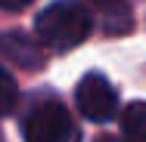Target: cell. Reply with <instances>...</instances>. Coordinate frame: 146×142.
Here are the masks:
<instances>
[{
  "label": "cell",
  "mask_w": 146,
  "mask_h": 142,
  "mask_svg": "<svg viewBox=\"0 0 146 142\" xmlns=\"http://www.w3.org/2000/svg\"><path fill=\"white\" fill-rule=\"evenodd\" d=\"M75 102H78V111L84 114L87 120H96V124L115 117V111H118L115 86L109 84L100 71H90V74H84L78 80V86H75Z\"/></svg>",
  "instance_id": "3957f363"
},
{
  "label": "cell",
  "mask_w": 146,
  "mask_h": 142,
  "mask_svg": "<svg viewBox=\"0 0 146 142\" xmlns=\"http://www.w3.org/2000/svg\"><path fill=\"white\" fill-rule=\"evenodd\" d=\"M16 102H19V84H16V77L0 65V114H9L16 108Z\"/></svg>",
  "instance_id": "8992f818"
},
{
  "label": "cell",
  "mask_w": 146,
  "mask_h": 142,
  "mask_svg": "<svg viewBox=\"0 0 146 142\" xmlns=\"http://www.w3.org/2000/svg\"><path fill=\"white\" fill-rule=\"evenodd\" d=\"M34 0H0V9L3 12H19V9H25V6H31Z\"/></svg>",
  "instance_id": "52a82bcc"
},
{
  "label": "cell",
  "mask_w": 146,
  "mask_h": 142,
  "mask_svg": "<svg viewBox=\"0 0 146 142\" xmlns=\"http://www.w3.org/2000/svg\"><path fill=\"white\" fill-rule=\"evenodd\" d=\"M100 3H115V0H96V6H100Z\"/></svg>",
  "instance_id": "ba28073f"
},
{
  "label": "cell",
  "mask_w": 146,
  "mask_h": 142,
  "mask_svg": "<svg viewBox=\"0 0 146 142\" xmlns=\"http://www.w3.org/2000/svg\"><path fill=\"white\" fill-rule=\"evenodd\" d=\"M100 142H112V139H100Z\"/></svg>",
  "instance_id": "9c48e42d"
},
{
  "label": "cell",
  "mask_w": 146,
  "mask_h": 142,
  "mask_svg": "<svg viewBox=\"0 0 146 142\" xmlns=\"http://www.w3.org/2000/svg\"><path fill=\"white\" fill-rule=\"evenodd\" d=\"M121 133L127 142H146V102H127L121 108Z\"/></svg>",
  "instance_id": "5b68a950"
},
{
  "label": "cell",
  "mask_w": 146,
  "mask_h": 142,
  "mask_svg": "<svg viewBox=\"0 0 146 142\" xmlns=\"http://www.w3.org/2000/svg\"><path fill=\"white\" fill-rule=\"evenodd\" d=\"M0 56L9 59V62L19 65V68H40V65H44V53H40V46L34 43V37L22 34V31L0 34Z\"/></svg>",
  "instance_id": "277c9868"
},
{
  "label": "cell",
  "mask_w": 146,
  "mask_h": 142,
  "mask_svg": "<svg viewBox=\"0 0 146 142\" xmlns=\"http://www.w3.org/2000/svg\"><path fill=\"white\" fill-rule=\"evenodd\" d=\"M22 136L25 142H81V133L68 108L56 99L31 105L22 120Z\"/></svg>",
  "instance_id": "7a4b0ae2"
},
{
  "label": "cell",
  "mask_w": 146,
  "mask_h": 142,
  "mask_svg": "<svg viewBox=\"0 0 146 142\" xmlns=\"http://www.w3.org/2000/svg\"><path fill=\"white\" fill-rule=\"evenodd\" d=\"M90 31H93V16L78 0H56L34 19L37 40L47 43L50 50H72L87 40Z\"/></svg>",
  "instance_id": "6da1fadb"
}]
</instances>
